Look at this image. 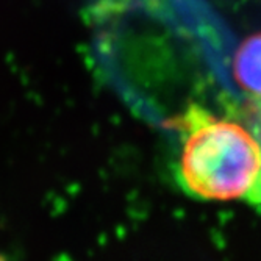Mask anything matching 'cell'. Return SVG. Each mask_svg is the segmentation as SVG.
I'll return each instance as SVG.
<instances>
[{"label":"cell","mask_w":261,"mask_h":261,"mask_svg":"<svg viewBox=\"0 0 261 261\" xmlns=\"http://www.w3.org/2000/svg\"><path fill=\"white\" fill-rule=\"evenodd\" d=\"M244 127L253 135L261 146V99H250L243 110Z\"/></svg>","instance_id":"3957f363"},{"label":"cell","mask_w":261,"mask_h":261,"mask_svg":"<svg viewBox=\"0 0 261 261\" xmlns=\"http://www.w3.org/2000/svg\"><path fill=\"white\" fill-rule=\"evenodd\" d=\"M172 125L183 136L177 177L188 196L261 205V146L243 124L189 107Z\"/></svg>","instance_id":"6da1fadb"},{"label":"cell","mask_w":261,"mask_h":261,"mask_svg":"<svg viewBox=\"0 0 261 261\" xmlns=\"http://www.w3.org/2000/svg\"><path fill=\"white\" fill-rule=\"evenodd\" d=\"M233 72L238 85L253 99H261V33L247 38L236 50Z\"/></svg>","instance_id":"7a4b0ae2"},{"label":"cell","mask_w":261,"mask_h":261,"mask_svg":"<svg viewBox=\"0 0 261 261\" xmlns=\"http://www.w3.org/2000/svg\"><path fill=\"white\" fill-rule=\"evenodd\" d=\"M0 261H8V259H7L5 256H2V255H0Z\"/></svg>","instance_id":"277c9868"}]
</instances>
